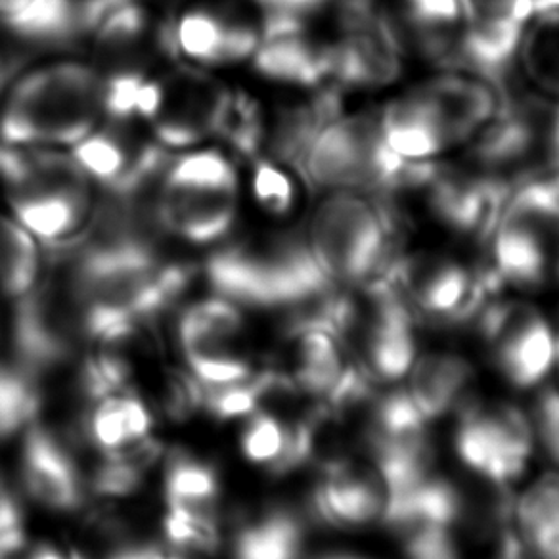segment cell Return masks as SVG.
Masks as SVG:
<instances>
[{
	"label": "cell",
	"mask_w": 559,
	"mask_h": 559,
	"mask_svg": "<svg viewBox=\"0 0 559 559\" xmlns=\"http://www.w3.org/2000/svg\"><path fill=\"white\" fill-rule=\"evenodd\" d=\"M241 451L249 462L269 467L271 474L294 472L292 421L272 412L257 411L241 437Z\"/></svg>",
	"instance_id": "cell-32"
},
{
	"label": "cell",
	"mask_w": 559,
	"mask_h": 559,
	"mask_svg": "<svg viewBox=\"0 0 559 559\" xmlns=\"http://www.w3.org/2000/svg\"><path fill=\"white\" fill-rule=\"evenodd\" d=\"M540 140L536 117L520 106H502L474 142V157L487 177L506 182L504 175L520 169L533 156Z\"/></svg>",
	"instance_id": "cell-25"
},
{
	"label": "cell",
	"mask_w": 559,
	"mask_h": 559,
	"mask_svg": "<svg viewBox=\"0 0 559 559\" xmlns=\"http://www.w3.org/2000/svg\"><path fill=\"white\" fill-rule=\"evenodd\" d=\"M284 337L292 366V372H286L305 395L324 401L353 366L342 340L320 326L286 328Z\"/></svg>",
	"instance_id": "cell-23"
},
{
	"label": "cell",
	"mask_w": 559,
	"mask_h": 559,
	"mask_svg": "<svg viewBox=\"0 0 559 559\" xmlns=\"http://www.w3.org/2000/svg\"><path fill=\"white\" fill-rule=\"evenodd\" d=\"M246 319L240 305L213 296L188 305L177 322V340L185 358L241 353Z\"/></svg>",
	"instance_id": "cell-26"
},
{
	"label": "cell",
	"mask_w": 559,
	"mask_h": 559,
	"mask_svg": "<svg viewBox=\"0 0 559 559\" xmlns=\"http://www.w3.org/2000/svg\"><path fill=\"white\" fill-rule=\"evenodd\" d=\"M389 506L385 477L370 456L343 460L320 474L311 495L317 520L337 528H365L380 523Z\"/></svg>",
	"instance_id": "cell-15"
},
{
	"label": "cell",
	"mask_w": 559,
	"mask_h": 559,
	"mask_svg": "<svg viewBox=\"0 0 559 559\" xmlns=\"http://www.w3.org/2000/svg\"><path fill=\"white\" fill-rule=\"evenodd\" d=\"M322 559H360V558H353V556H328V558Z\"/></svg>",
	"instance_id": "cell-46"
},
{
	"label": "cell",
	"mask_w": 559,
	"mask_h": 559,
	"mask_svg": "<svg viewBox=\"0 0 559 559\" xmlns=\"http://www.w3.org/2000/svg\"><path fill=\"white\" fill-rule=\"evenodd\" d=\"M234 93L210 70L169 63L140 86L134 119L167 150L200 148L223 132Z\"/></svg>",
	"instance_id": "cell-7"
},
{
	"label": "cell",
	"mask_w": 559,
	"mask_h": 559,
	"mask_svg": "<svg viewBox=\"0 0 559 559\" xmlns=\"http://www.w3.org/2000/svg\"><path fill=\"white\" fill-rule=\"evenodd\" d=\"M388 278L403 292L412 311L441 326H460L477 319L490 296L481 274H472L443 253L421 251L396 259Z\"/></svg>",
	"instance_id": "cell-10"
},
{
	"label": "cell",
	"mask_w": 559,
	"mask_h": 559,
	"mask_svg": "<svg viewBox=\"0 0 559 559\" xmlns=\"http://www.w3.org/2000/svg\"><path fill=\"white\" fill-rule=\"evenodd\" d=\"M205 388L195 380L194 373L185 370H167L162 383V406L165 416L173 421H188L202 411L205 404Z\"/></svg>",
	"instance_id": "cell-34"
},
{
	"label": "cell",
	"mask_w": 559,
	"mask_h": 559,
	"mask_svg": "<svg viewBox=\"0 0 559 559\" xmlns=\"http://www.w3.org/2000/svg\"><path fill=\"white\" fill-rule=\"evenodd\" d=\"M393 236L373 200L357 192H328L312 213L305 240L324 276L337 288L350 289L388 278L396 261Z\"/></svg>",
	"instance_id": "cell-6"
},
{
	"label": "cell",
	"mask_w": 559,
	"mask_h": 559,
	"mask_svg": "<svg viewBox=\"0 0 559 559\" xmlns=\"http://www.w3.org/2000/svg\"><path fill=\"white\" fill-rule=\"evenodd\" d=\"M0 194L10 217L50 246L83 233L98 203V188L70 150L4 146Z\"/></svg>",
	"instance_id": "cell-3"
},
{
	"label": "cell",
	"mask_w": 559,
	"mask_h": 559,
	"mask_svg": "<svg viewBox=\"0 0 559 559\" xmlns=\"http://www.w3.org/2000/svg\"><path fill=\"white\" fill-rule=\"evenodd\" d=\"M259 75L296 91L326 85L332 70V43L314 39L307 27L271 33L251 58Z\"/></svg>",
	"instance_id": "cell-19"
},
{
	"label": "cell",
	"mask_w": 559,
	"mask_h": 559,
	"mask_svg": "<svg viewBox=\"0 0 559 559\" xmlns=\"http://www.w3.org/2000/svg\"><path fill=\"white\" fill-rule=\"evenodd\" d=\"M39 243L9 213H0V296L17 301L35 286L45 263Z\"/></svg>",
	"instance_id": "cell-29"
},
{
	"label": "cell",
	"mask_w": 559,
	"mask_h": 559,
	"mask_svg": "<svg viewBox=\"0 0 559 559\" xmlns=\"http://www.w3.org/2000/svg\"><path fill=\"white\" fill-rule=\"evenodd\" d=\"M441 117L452 146L472 140L500 114L504 106L497 86L472 73H439L416 86Z\"/></svg>",
	"instance_id": "cell-18"
},
{
	"label": "cell",
	"mask_w": 559,
	"mask_h": 559,
	"mask_svg": "<svg viewBox=\"0 0 559 559\" xmlns=\"http://www.w3.org/2000/svg\"><path fill=\"white\" fill-rule=\"evenodd\" d=\"M165 538L177 554H215L221 546L217 520L169 506L164 520Z\"/></svg>",
	"instance_id": "cell-33"
},
{
	"label": "cell",
	"mask_w": 559,
	"mask_h": 559,
	"mask_svg": "<svg viewBox=\"0 0 559 559\" xmlns=\"http://www.w3.org/2000/svg\"><path fill=\"white\" fill-rule=\"evenodd\" d=\"M469 16L492 17L521 27H527L538 14L536 0H469Z\"/></svg>",
	"instance_id": "cell-40"
},
{
	"label": "cell",
	"mask_w": 559,
	"mask_h": 559,
	"mask_svg": "<svg viewBox=\"0 0 559 559\" xmlns=\"http://www.w3.org/2000/svg\"><path fill=\"white\" fill-rule=\"evenodd\" d=\"M558 276H559V259H558Z\"/></svg>",
	"instance_id": "cell-47"
},
{
	"label": "cell",
	"mask_w": 559,
	"mask_h": 559,
	"mask_svg": "<svg viewBox=\"0 0 559 559\" xmlns=\"http://www.w3.org/2000/svg\"><path fill=\"white\" fill-rule=\"evenodd\" d=\"M421 190L433 217L452 233L489 238L512 188L506 182L429 165Z\"/></svg>",
	"instance_id": "cell-14"
},
{
	"label": "cell",
	"mask_w": 559,
	"mask_h": 559,
	"mask_svg": "<svg viewBox=\"0 0 559 559\" xmlns=\"http://www.w3.org/2000/svg\"><path fill=\"white\" fill-rule=\"evenodd\" d=\"M240 175L221 150L200 146L171 159L157 182L159 221L173 240L211 246L233 230L240 213Z\"/></svg>",
	"instance_id": "cell-5"
},
{
	"label": "cell",
	"mask_w": 559,
	"mask_h": 559,
	"mask_svg": "<svg viewBox=\"0 0 559 559\" xmlns=\"http://www.w3.org/2000/svg\"><path fill=\"white\" fill-rule=\"evenodd\" d=\"M203 408L217 419L253 416L259 411V395H257L253 376L249 380L240 381V383L211 389L205 393Z\"/></svg>",
	"instance_id": "cell-37"
},
{
	"label": "cell",
	"mask_w": 559,
	"mask_h": 559,
	"mask_svg": "<svg viewBox=\"0 0 559 559\" xmlns=\"http://www.w3.org/2000/svg\"><path fill=\"white\" fill-rule=\"evenodd\" d=\"M548 144H550V156L554 169L559 173V109L554 119H550V129H548Z\"/></svg>",
	"instance_id": "cell-42"
},
{
	"label": "cell",
	"mask_w": 559,
	"mask_h": 559,
	"mask_svg": "<svg viewBox=\"0 0 559 559\" xmlns=\"http://www.w3.org/2000/svg\"><path fill=\"white\" fill-rule=\"evenodd\" d=\"M146 475V472L132 466L121 454L109 452L104 454V460L91 475V490L96 497H131L142 489Z\"/></svg>",
	"instance_id": "cell-35"
},
{
	"label": "cell",
	"mask_w": 559,
	"mask_h": 559,
	"mask_svg": "<svg viewBox=\"0 0 559 559\" xmlns=\"http://www.w3.org/2000/svg\"><path fill=\"white\" fill-rule=\"evenodd\" d=\"M182 60L203 70L251 62L263 40V17L246 0L205 2L173 22Z\"/></svg>",
	"instance_id": "cell-13"
},
{
	"label": "cell",
	"mask_w": 559,
	"mask_h": 559,
	"mask_svg": "<svg viewBox=\"0 0 559 559\" xmlns=\"http://www.w3.org/2000/svg\"><path fill=\"white\" fill-rule=\"evenodd\" d=\"M490 280L498 288H536L548 274L550 234L521 211L506 205L490 230Z\"/></svg>",
	"instance_id": "cell-16"
},
{
	"label": "cell",
	"mask_w": 559,
	"mask_h": 559,
	"mask_svg": "<svg viewBox=\"0 0 559 559\" xmlns=\"http://www.w3.org/2000/svg\"><path fill=\"white\" fill-rule=\"evenodd\" d=\"M106 121L102 79L78 58H55L17 73L0 102V142L70 150Z\"/></svg>",
	"instance_id": "cell-2"
},
{
	"label": "cell",
	"mask_w": 559,
	"mask_h": 559,
	"mask_svg": "<svg viewBox=\"0 0 559 559\" xmlns=\"http://www.w3.org/2000/svg\"><path fill=\"white\" fill-rule=\"evenodd\" d=\"M395 10L396 20L385 16V25L396 48L412 43L443 62L472 14L469 0H396Z\"/></svg>",
	"instance_id": "cell-21"
},
{
	"label": "cell",
	"mask_w": 559,
	"mask_h": 559,
	"mask_svg": "<svg viewBox=\"0 0 559 559\" xmlns=\"http://www.w3.org/2000/svg\"><path fill=\"white\" fill-rule=\"evenodd\" d=\"M215 296L251 309L286 314V328L330 330L340 289L320 271L296 234L249 238L217 251L205 264Z\"/></svg>",
	"instance_id": "cell-1"
},
{
	"label": "cell",
	"mask_w": 559,
	"mask_h": 559,
	"mask_svg": "<svg viewBox=\"0 0 559 559\" xmlns=\"http://www.w3.org/2000/svg\"><path fill=\"white\" fill-rule=\"evenodd\" d=\"M88 50L104 85L106 119L134 117L140 86L179 56L171 20L146 0L114 4L91 35Z\"/></svg>",
	"instance_id": "cell-4"
},
{
	"label": "cell",
	"mask_w": 559,
	"mask_h": 559,
	"mask_svg": "<svg viewBox=\"0 0 559 559\" xmlns=\"http://www.w3.org/2000/svg\"><path fill=\"white\" fill-rule=\"evenodd\" d=\"M408 395L426 421L459 411L475 380L474 366L456 353H428L412 365Z\"/></svg>",
	"instance_id": "cell-24"
},
{
	"label": "cell",
	"mask_w": 559,
	"mask_h": 559,
	"mask_svg": "<svg viewBox=\"0 0 559 559\" xmlns=\"http://www.w3.org/2000/svg\"><path fill=\"white\" fill-rule=\"evenodd\" d=\"M195 380L203 388H226L240 383L253 376L251 365L243 353H225V355H202L187 358Z\"/></svg>",
	"instance_id": "cell-36"
},
{
	"label": "cell",
	"mask_w": 559,
	"mask_h": 559,
	"mask_svg": "<svg viewBox=\"0 0 559 559\" xmlns=\"http://www.w3.org/2000/svg\"><path fill=\"white\" fill-rule=\"evenodd\" d=\"M24 559H70L63 556L62 551L56 550L55 546L50 544H40L37 548H33L32 551H27V556Z\"/></svg>",
	"instance_id": "cell-43"
},
{
	"label": "cell",
	"mask_w": 559,
	"mask_h": 559,
	"mask_svg": "<svg viewBox=\"0 0 559 559\" xmlns=\"http://www.w3.org/2000/svg\"><path fill=\"white\" fill-rule=\"evenodd\" d=\"M399 75V48L385 22H381L380 27L350 29L332 43L330 81L340 88H380L391 85Z\"/></svg>",
	"instance_id": "cell-20"
},
{
	"label": "cell",
	"mask_w": 559,
	"mask_h": 559,
	"mask_svg": "<svg viewBox=\"0 0 559 559\" xmlns=\"http://www.w3.org/2000/svg\"><path fill=\"white\" fill-rule=\"evenodd\" d=\"M261 14L264 27L284 24H307L332 0H246Z\"/></svg>",
	"instance_id": "cell-38"
},
{
	"label": "cell",
	"mask_w": 559,
	"mask_h": 559,
	"mask_svg": "<svg viewBox=\"0 0 559 559\" xmlns=\"http://www.w3.org/2000/svg\"><path fill=\"white\" fill-rule=\"evenodd\" d=\"M536 436L556 464H559V391L546 389L535 404Z\"/></svg>",
	"instance_id": "cell-39"
},
{
	"label": "cell",
	"mask_w": 559,
	"mask_h": 559,
	"mask_svg": "<svg viewBox=\"0 0 559 559\" xmlns=\"http://www.w3.org/2000/svg\"><path fill=\"white\" fill-rule=\"evenodd\" d=\"M510 527L528 559H559V474L540 475L513 497Z\"/></svg>",
	"instance_id": "cell-27"
},
{
	"label": "cell",
	"mask_w": 559,
	"mask_h": 559,
	"mask_svg": "<svg viewBox=\"0 0 559 559\" xmlns=\"http://www.w3.org/2000/svg\"><path fill=\"white\" fill-rule=\"evenodd\" d=\"M165 550L152 543H124L109 548L100 559H165Z\"/></svg>",
	"instance_id": "cell-41"
},
{
	"label": "cell",
	"mask_w": 559,
	"mask_h": 559,
	"mask_svg": "<svg viewBox=\"0 0 559 559\" xmlns=\"http://www.w3.org/2000/svg\"><path fill=\"white\" fill-rule=\"evenodd\" d=\"M32 0H0V17L12 16L24 10Z\"/></svg>",
	"instance_id": "cell-44"
},
{
	"label": "cell",
	"mask_w": 559,
	"mask_h": 559,
	"mask_svg": "<svg viewBox=\"0 0 559 559\" xmlns=\"http://www.w3.org/2000/svg\"><path fill=\"white\" fill-rule=\"evenodd\" d=\"M380 124L389 148L406 162H431L452 148L441 117L416 88L389 102L380 114Z\"/></svg>",
	"instance_id": "cell-22"
},
{
	"label": "cell",
	"mask_w": 559,
	"mask_h": 559,
	"mask_svg": "<svg viewBox=\"0 0 559 559\" xmlns=\"http://www.w3.org/2000/svg\"><path fill=\"white\" fill-rule=\"evenodd\" d=\"M218 495V475L211 464L187 452H173L165 466V498L169 506L215 518Z\"/></svg>",
	"instance_id": "cell-30"
},
{
	"label": "cell",
	"mask_w": 559,
	"mask_h": 559,
	"mask_svg": "<svg viewBox=\"0 0 559 559\" xmlns=\"http://www.w3.org/2000/svg\"><path fill=\"white\" fill-rule=\"evenodd\" d=\"M102 194L131 192L156 185L171 162L164 148L136 119H106L70 148Z\"/></svg>",
	"instance_id": "cell-11"
},
{
	"label": "cell",
	"mask_w": 559,
	"mask_h": 559,
	"mask_svg": "<svg viewBox=\"0 0 559 559\" xmlns=\"http://www.w3.org/2000/svg\"><path fill=\"white\" fill-rule=\"evenodd\" d=\"M305 521L286 508H274L241 521L234 536V559H304Z\"/></svg>",
	"instance_id": "cell-28"
},
{
	"label": "cell",
	"mask_w": 559,
	"mask_h": 559,
	"mask_svg": "<svg viewBox=\"0 0 559 559\" xmlns=\"http://www.w3.org/2000/svg\"><path fill=\"white\" fill-rule=\"evenodd\" d=\"M22 477L35 502L52 512H73L83 504V483L70 449L37 419L27 426Z\"/></svg>",
	"instance_id": "cell-17"
},
{
	"label": "cell",
	"mask_w": 559,
	"mask_h": 559,
	"mask_svg": "<svg viewBox=\"0 0 559 559\" xmlns=\"http://www.w3.org/2000/svg\"><path fill=\"white\" fill-rule=\"evenodd\" d=\"M475 320L495 365L513 388H536L550 373L556 365V335L535 305L490 301Z\"/></svg>",
	"instance_id": "cell-12"
},
{
	"label": "cell",
	"mask_w": 559,
	"mask_h": 559,
	"mask_svg": "<svg viewBox=\"0 0 559 559\" xmlns=\"http://www.w3.org/2000/svg\"><path fill=\"white\" fill-rule=\"evenodd\" d=\"M536 4H538V14L544 12V10L559 9V0H536Z\"/></svg>",
	"instance_id": "cell-45"
},
{
	"label": "cell",
	"mask_w": 559,
	"mask_h": 559,
	"mask_svg": "<svg viewBox=\"0 0 559 559\" xmlns=\"http://www.w3.org/2000/svg\"><path fill=\"white\" fill-rule=\"evenodd\" d=\"M406 165L389 148L373 111L332 119L304 159L307 179L320 190L376 195L395 194Z\"/></svg>",
	"instance_id": "cell-8"
},
{
	"label": "cell",
	"mask_w": 559,
	"mask_h": 559,
	"mask_svg": "<svg viewBox=\"0 0 559 559\" xmlns=\"http://www.w3.org/2000/svg\"><path fill=\"white\" fill-rule=\"evenodd\" d=\"M520 58L531 81L559 98V9L544 10L528 22Z\"/></svg>",
	"instance_id": "cell-31"
},
{
	"label": "cell",
	"mask_w": 559,
	"mask_h": 559,
	"mask_svg": "<svg viewBox=\"0 0 559 559\" xmlns=\"http://www.w3.org/2000/svg\"><path fill=\"white\" fill-rule=\"evenodd\" d=\"M454 449L483 481L510 487L533 454V424L515 404L467 396L460 406Z\"/></svg>",
	"instance_id": "cell-9"
}]
</instances>
